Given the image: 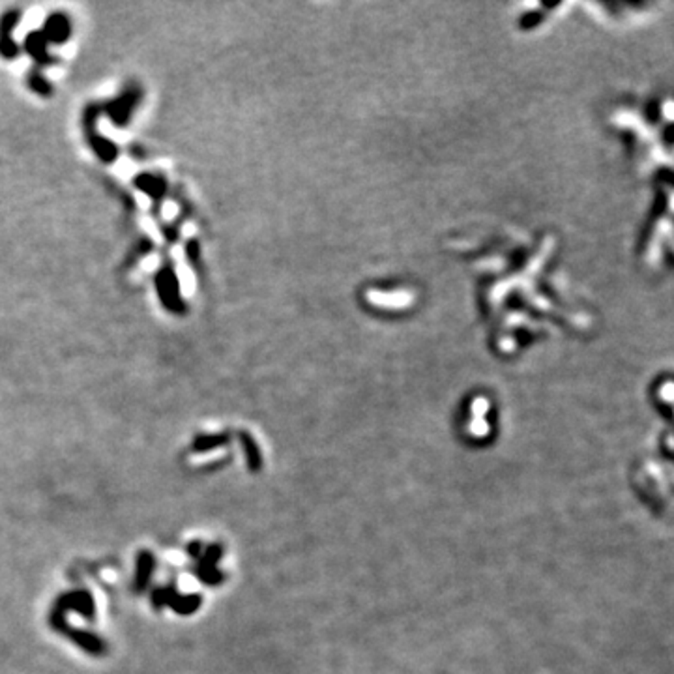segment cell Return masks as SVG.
<instances>
[{
  "label": "cell",
  "instance_id": "1",
  "mask_svg": "<svg viewBox=\"0 0 674 674\" xmlns=\"http://www.w3.org/2000/svg\"><path fill=\"white\" fill-rule=\"evenodd\" d=\"M154 290L158 296L161 307L171 313L172 316H184L187 313V302L182 294L176 264L171 259V255L165 253L161 257L158 270L154 274Z\"/></svg>",
  "mask_w": 674,
  "mask_h": 674
},
{
  "label": "cell",
  "instance_id": "2",
  "mask_svg": "<svg viewBox=\"0 0 674 674\" xmlns=\"http://www.w3.org/2000/svg\"><path fill=\"white\" fill-rule=\"evenodd\" d=\"M143 97H145L143 84L139 83L137 79H130L122 84V89L118 90L115 96L102 104V115H105L115 128L124 130L131 124L135 113L143 104Z\"/></svg>",
  "mask_w": 674,
  "mask_h": 674
},
{
  "label": "cell",
  "instance_id": "3",
  "mask_svg": "<svg viewBox=\"0 0 674 674\" xmlns=\"http://www.w3.org/2000/svg\"><path fill=\"white\" fill-rule=\"evenodd\" d=\"M102 117V104L90 102L84 105L83 115H81V128H83L84 141L90 152L96 156L97 161L104 165H113L120 158V148L113 139L105 137L97 130V120Z\"/></svg>",
  "mask_w": 674,
  "mask_h": 674
},
{
  "label": "cell",
  "instance_id": "4",
  "mask_svg": "<svg viewBox=\"0 0 674 674\" xmlns=\"http://www.w3.org/2000/svg\"><path fill=\"white\" fill-rule=\"evenodd\" d=\"M133 187L141 191L143 195H146L152 202V216L158 220V223L161 221V205L163 200L169 197V180H167L165 174L161 172H152V171H143L135 174L133 178Z\"/></svg>",
  "mask_w": 674,
  "mask_h": 674
},
{
  "label": "cell",
  "instance_id": "5",
  "mask_svg": "<svg viewBox=\"0 0 674 674\" xmlns=\"http://www.w3.org/2000/svg\"><path fill=\"white\" fill-rule=\"evenodd\" d=\"M21 19V8H8L0 14V56L8 62L21 56V43H17L14 38L15 28L19 27Z\"/></svg>",
  "mask_w": 674,
  "mask_h": 674
},
{
  "label": "cell",
  "instance_id": "6",
  "mask_svg": "<svg viewBox=\"0 0 674 674\" xmlns=\"http://www.w3.org/2000/svg\"><path fill=\"white\" fill-rule=\"evenodd\" d=\"M40 30H42L43 38L47 40L49 47L51 45L62 47V45H66L71 40V36H73V23H71V17L64 10H53L43 19V25Z\"/></svg>",
  "mask_w": 674,
  "mask_h": 674
},
{
  "label": "cell",
  "instance_id": "7",
  "mask_svg": "<svg viewBox=\"0 0 674 674\" xmlns=\"http://www.w3.org/2000/svg\"><path fill=\"white\" fill-rule=\"evenodd\" d=\"M21 53H27V55L30 56V60L36 64L34 68L38 69L53 68V66H58V64H60V58L49 51V43L47 40L43 38L40 28L30 30V32L25 36V40H23L21 43Z\"/></svg>",
  "mask_w": 674,
  "mask_h": 674
},
{
  "label": "cell",
  "instance_id": "8",
  "mask_svg": "<svg viewBox=\"0 0 674 674\" xmlns=\"http://www.w3.org/2000/svg\"><path fill=\"white\" fill-rule=\"evenodd\" d=\"M25 84L27 89L36 94L38 97H43V100H49V97L55 96V84L49 81L47 77L43 75L42 69L38 68H30L27 69L25 73Z\"/></svg>",
  "mask_w": 674,
  "mask_h": 674
},
{
  "label": "cell",
  "instance_id": "9",
  "mask_svg": "<svg viewBox=\"0 0 674 674\" xmlns=\"http://www.w3.org/2000/svg\"><path fill=\"white\" fill-rule=\"evenodd\" d=\"M184 257H186L187 266L191 268L193 274H202V268H205V262H202V246H200L197 236H191V238H187L184 242Z\"/></svg>",
  "mask_w": 674,
  "mask_h": 674
},
{
  "label": "cell",
  "instance_id": "10",
  "mask_svg": "<svg viewBox=\"0 0 674 674\" xmlns=\"http://www.w3.org/2000/svg\"><path fill=\"white\" fill-rule=\"evenodd\" d=\"M156 249V246H154V242L150 240V238H146V236H143L141 240H137V244L133 246V249L130 251V255H128V264H137L141 259H145L146 255H150L152 251Z\"/></svg>",
  "mask_w": 674,
  "mask_h": 674
}]
</instances>
